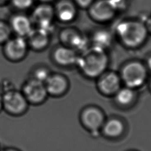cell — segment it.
<instances>
[{
	"mask_svg": "<svg viewBox=\"0 0 151 151\" xmlns=\"http://www.w3.org/2000/svg\"><path fill=\"white\" fill-rule=\"evenodd\" d=\"M117 33L126 45L134 47L144 41L147 31L145 27L140 22H127L118 26Z\"/></svg>",
	"mask_w": 151,
	"mask_h": 151,
	"instance_id": "obj_1",
	"label": "cell"
},
{
	"mask_svg": "<svg viewBox=\"0 0 151 151\" xmlns=\"http://www.w3.org/2000/svg\"><path fill=\"white\" fill-rule=\"evenodd\" d=\"M79 63L87 76L95 77L102 73L106 68L107 59L102 50L96 47L87 53Z\"/></svg>",
	"mask_w": 151,
	"mask_h": 151,
	"instance_id": "obj_2",
	"label": "cell"
},
{
	"mask_svg": "<svg viewBox=\"0 0 151 151\" xmlns=\"http://www.w3.org/2000/svg\"><path fill=\"white\" fill-rule=\"evenodd\" d=\"M3 110L9 115L19 116L28 110L29 103L21 90L9 89L2 94Z\"/></svg>",
	"mask_w": 151,
	"mask_h": 151,
	"instance_id": "obj_3",
	"label": "cell"
},
{
	"mask_svg": "<svg viewBox=\"0 0 151 151\" xmlns=\"http://www.w3.org/2000/svg\"><path fill=\"white\" fill-rule=\"evenodd\" d=\"M21 91L29 104L35 106L44 103L48 96L44 83L32 77L25 80Z\"/></svg>",
	"mask_w": 151,
	"mask_h": 151,
	"instance_id": "obj_4",
	"label": "cell"
},
{
	"mask_svg": "<svg viewBox=\"0 0 151 151\" xmlns=\"http://www.w3.org/2000/svg\"><path fill=\"white\" fill-rule=\"evenodd\" d=\"M146 75L145 67L137 62H132L127 64L122 71V78L130 88H135L142 85L145 81Z\"/></svg>",
	"mask_w": 151,
	"mask_h": 151,
	"instance_id": "obj_5",
	"label": "cell"
},
{
	"mask_svg": "<svg viewBox=\"0 0 151 151\" xmlns=\"http://www.w3.org/2000/svg\"><path fill=\"white\" fill-rule=\"evenodd\" d=\"M4 44V55L9 61L18 62L22 60L26 56L28 44L24 37L18 36L9 38Z\"/></svg>",
	"mask_w": 151,
	"mask_h": 151,
	"instance_id": "obj_6",
	"label": "cell"
},
{
	"mask_svg": "<svg viewBox=\"0 0 151 151\" xmlns=\"http://www.w3.org/2000/svg\"><path fill=\"white\" fill-rule=\"evenodd\" d=\"M54 16V10L51 6L46 4H42L37 6L32 11L31 19L39 25V27L46 29Z\"/></svg>",
	"mask_w": 151,
	"mask_h": 151,
	"instance_id": "obj_7",
	"label": "cell"
},
{
	"mask_svg": "<svg viewBox=\"0 0 151 151\" xmlns=\"http://www.w3.org/2000/svg\"><path fill=\"white\" fill-rule=\"evenodd\" d=\"M81 117L85 126L92 131L97 130L101 126L104 121L103 113L96 107H89L85 109Z\"/></svg>",
	"mask_w": 151,
	"mask_h": 151,
	"instance_id": "obj_8",
	"label": "cell"
},
{
	"mask_svg": "<svg viewBox=\"0 0 151 151\" xmlns=\"http://www.w3.org/2000/svg\"><path fill=\"white\" fill-rule=\"evenodd\" d=\"M116 9L109 0H101L96 2L90 9L91 16L99 21H107L111 18Z\"/></svg>",
	"mask_w": 151,
	"mask_h": 151,
	"instance_id": "obj_9",
	"label": "cell"
},
{
	"mask_svg": "<svg viewBox=\"0 0 151 151\" xmlns=\"http://www.w3.org/2000/svg\"><path fill=\"white\" fill-rule=\"evenodd\" d=\"M28 44L36 51L45 48L49 42L48 33L46 29L38 27L33 29L27 35Z\"/></svg>",
	"mask_w": 151,
	"mask_h": 151,
	"instance_id": "obj_10",
	"label": "cell"
},
{
	"mask_svg": "<svg viewBox=\"0 0 151 151\" xmlns=\"http://www.w3.org/2000/svg\"><path fill=\"white\" fill-rule=\"evenodd\" d=\"M44 84L48 94L54 96L63 94L67 88V80L60 74H51Z\"/></svg>",
	"mask_w": 151,
	"mask_h": 151,
	"instance_id": "obj_11",
	"label": "cell"
},
{
	"mask_svg": "<svg viewBox=\"0 0 151 151\" xmlns=\"http://www.w3.org/2000/svg\"><path fill=\"white\" fill-rule=\"evenodd\" d=\"M31 18L24 15L14 16L11 22V28L18 36L27 37L32 29Z\"/></svg>",
	"mask_w": 151,
	"mask_h": 151,
	"instance_id": "obj_12",
	"label": "cell"
},
{
	"mask_svg": "<svg viewBox=\"0 0 151 151\" xmlns=\"http://www.w3.org/2000/svg\"><path fill=\"white\" fill-rule=\"evenodd\" d=\"M100 91L105 94L116 93L120 88V79L114 73H110L104 75L99 82Z\"/></svg>",
	"mask_w": 151,
	"mask_h": 151,
	"instance_id": "obj_13",
	"label": "cell"
},
{
	"mask_svg": "<svg viewBox=\"0 0 151 151\" xmlns=\"http://www.w3.org/2000/svg\"><path fill=\"white\" fill-rule=\"evenodd\" d=\"M54 58L57 63L61 65H68L77 61L75 52L65 47L58 48L54 53Z\"/></svg>",
	"mask_w": 151,
	"mask_h": 151,
	"instance_id": "obj_14",
	"label": "cell"
},
{
	"mask_svg": "<svg viewBox=\"0 0 151 151\" xmlns=\"http://www.w3.org/2000/svg\"><path fill=\"white\" fill-rule=\"evenodd\" d=\"M56 12L58 18L63 21H70L74 18L76 9L74 6L67 1H62L58 4Z\"/></svg>",
	"mask_w": 151,
	"mask_h": 151,
	"instance_id": "obj_15",
	"label": "cell"
},
{
	"mask_svg": "<svg viewBox=\"0 0 151 151\" xmlns=\"http://www.w3.org/2000/svg\"><path fill=\"white\" fill-rule=\"evenodd\" d=\"M104 133L109 137H117L123 132L124 126L121 121L113 119L106 122L103 127Z\"/></svg>",
	"mask_w": 151,
	"mask_h": 151,
	"instance_id": "obj_16",
	"label": "cell"
},
{
	"mask_svg": "<svg viewBox=\"0 0 151 151\" xmlns=\"http://www.w3.org/2000/svg\"><path fill=\"white\" fill-rule=\"evenodd\" d=\"M116 94V101L122 105H127L130 103L134 97L133 91L130 88L119 89Z\"/></svg>",
	"mask_w": 151,
	"mask_h": 151,
	"instance_id": "obj_17",
	"label": "cell"
},
{
	"mask_svg": "<svg viewBox=\"0 0 151 151\" xmlns=\"http://www.w3.org/2000/svg\"><path fill=\"white\" fill-rule=\"evenodd\" d=\"M94 42L96 47L102 50V48L107 47L110 42V37L106 32L100 31L97 33L94 37Z\"/></svg>",
	"mask_w": 151,
	"mask_h": 151,
	"instance_id": "obj_18",
	"label": "cell"
},
{
	"mask_svg": "<svg viewBox=\"0 0 151 151\" xmlns=\"http://www.w3.org/2000/svg\"><path fill=\"white\" fill-rule=\"evenodd\" d=\"M50 75L51 74L50 71L46 68L43 67H36L33 70L31 77L44 83Z\"/></svg>",
	"mask_w": 151,
	"mask_h": 151,
	"instance_id": "obj_19",
	"label": "cell"
},
{
	"mask_svg": "<svg viewBox=\"0 0 151 151\" xmlns=\"http://www.w3.org/2000/svg\"><path fill=\"white\" fill-rule=\"evenodd\" d=\"M11 31V28L8 24L0 21V44L5 43L10 38Z\"/></svg>",
	"mask_w": 151,
	"mask_h": 151,
	"instance_id": "obj_20",
	"label": "cell"
},
{
	"mask_svg": "<svg viewBox=\"0 0 151 151\" xmlns=\"http://www.w3.org/2000/svg\"><path fill=\"white\" fill-rule=\"evenodd\" d=\"M61 39L66 42H70L72 44L78 45L80 44V38L74 32L70 31H64L61 34Z\"/></svg>",
	"mask_w": 151,
	"mask_h": 151,
	"instance_id": "obj_21",
	"label": "cell"
},
{
	"mask_svg": "<svg viewBox=\"0 0 151 151\" xmlns=\"http://www.w3.org/2000/svg\"><path fill=\"white\" fill-rule=\"evenodd\" d=\"M15 7L19 9H28L32 5L34 0H11Z\"/></svg>",
	"mask_w": 151,
	"mask_h": 151,
	"instance_id": "obj_22",
	"label": "cell"
},
{
	"mask_svg": "<svg viewBox=\"0 0 151 151\" xmlns=\"http://www.w3.org/2000/svg\"><path fill=\"white\" fill-rule=\"evenodd\" d=\"M113 6L116 9L120 8L124 4V0H109Z\"/></svg>",
	"mask_w": 151,
	"mask_h": 151,
	"instance_id": "obj_23",
	"label": "cell"
},
{
	"mask_svg": "<svg viewBox=\"0 0 151 151\" xmlns=\"http://www.w3.org/2000/svg\"><path fill=\"white\" fill-rule=\"evenodd\" d=\"M93 0H76L77 3L83 7L87 6L91 4Z\"/></svg>",
	"mask_w": 151,
	"mask_h": 151,
	"instance_id": "obj_24",
	"label": "cell"
},
{
	"mask_svg": "<svg viewBox=\"0 0 151 151\" xmlns=\"http://www.w3.org/2000/svg\"><path fill=\"white\" fill-rule=\"evenodd\" d=\"M0 151H21L14 147H6L3 149H0Z\"/></svg>",
	"mask_w": 151,
	"mask_h": 151,
	"instance_id": "obj_25",
	"label": "cell"
},
{
	"mask_svg": "<svg viewBox=\"0 0 151 151\" xmlns=\"http://www.w3.org/2000/svg\"><path fill=\"white\" fill-rule=\"evenodd\" d=\"M3 110V104H2V94H0V113Z\"/></svg>",
	"mask_w": 151,
	"mask_h": 151,
	"instance_id": "obj_26",
	"label": "cell"
},
{
	"mask_svg": "<svg viewBox=\"0 0 151 151\" xmlns=\"http://www.w3.org/2000/svg\"><path fill=\"white\" fill-rule=\"evenodd\" d=\"M147 64H148V66H149V68L151 70V57L149 59V60L147 61Z\"/></svg>",
	"mask_w": 151,
	"mask_h": 151,
	"instance_id": "obj_27",
	"label": "cell"
},
{
	"mask_svg": "<svg viewBox=\"0 0 151 151\" xmlns=\"http://www.w3.org/2000/svg\"><path fill=\"white\" fill-rule=\"evenodd\" d=\"M40 1H41L42 2H49V1H51L52 0H38Z\"/></svg>",
	"mask_w": 151,
	"mask_h": 151,
	"instance_id": "obj_28",
	"label": "cell"
},
{
	"mask_svg": "<svg viewBox=\"0 0 151 151\" xmlns=\"http://www.w3.org/2000/svg\"><path fill=\"white\" fill-rule=\"evenodd\" d=\"M8 0H0V4H2V3H4L6 1H8Z\"/></svg>",
	"mask_w": 151,
	"mask_h": 151,
	"instance_id": "obj_29",
	"label": "cell"
},
{
	"mask_svg": "<svg viewBox=\"0 0 151 151\" xmlns=\"http://www.w3.org/2000/svg\"></svg>",
	"mask_w": 151,
	"mask_h": 151,
	"instance_id": "obj_30",
	"label": "cell"
}]
</instances>
